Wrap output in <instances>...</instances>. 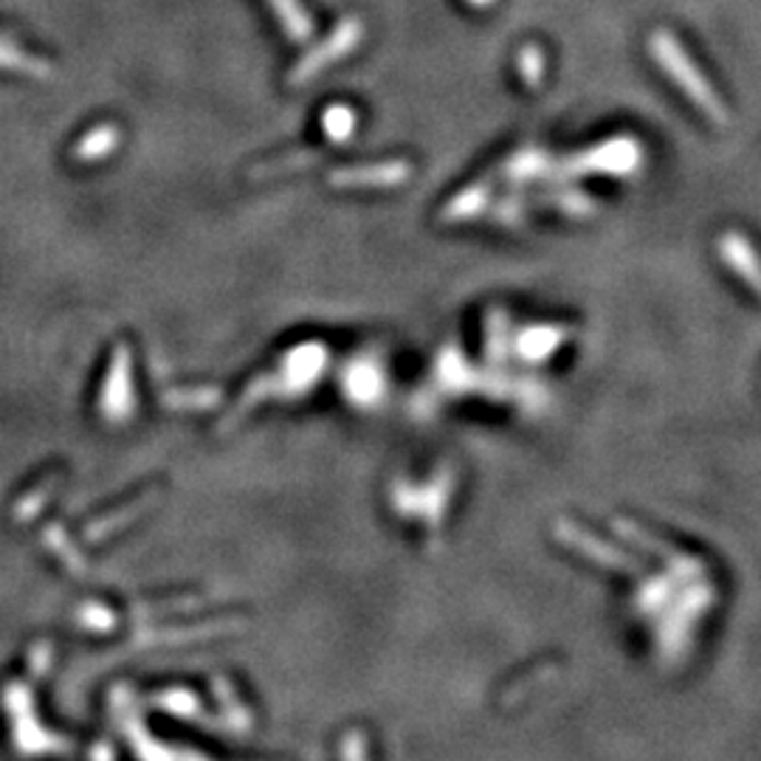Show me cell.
<instances>
[{
	"mask_svg": "<svg viewBox=\"0 0 761 761\" xmlns=\"http://www.w3.org/2000/svg\"><path fill=\"white\" fill-rule=\"evenodd\" d=\"M60 483H63V471L60 469L49 471V474H46V477H42L40 483L32 488V491H26L21 499H17V506H14V511H12L14 520L17 522L35 520L37 513L42 511V506H46V499H49L51 494L60 488Z\"/></svg>",
	"mask_w": 761,
	"mask_h": 761,
	"instance_id": "ba28073f",
	"label": "cell"
},
{
	"mask_svg": "<svg viewBox=\"0 0 761 761\" xmlns=\"http://www.w3.org/2000/svg\"><path fill=\"white\" fill-rule=\"evenodd\" d=\"M556 533H559L564 541H570V545H575L578 550H584L587 556H592V559L609 561V564H617V567H632V561L626 559V556L612 550V547L603 545V541H598L596 536H589L587 531H578V527L570 525V522H559Z\"/></svg>",
	"mask_w": 761,
	"mask_h": 761,
	"instance_id": "52a82bcc",
	"label": "cell"
},
{
	"mask_svg": "<svg viewBox=\"0 0 761 761\" xmlns=\"http://www.w3.org/2000/svg\"><path fill=\"white\" fill-rule=\"evenodd\" d=\"M649 46H651V57H654V63H658L660 68L665 71V76H669V79H672V83L677 85L679 90H683L685 97L691 99L699 111L711 118L713 125H725L727 122L725 104H722V99L716 97V90L711 88V83H708L706 76H702V71L694 65V60L688 57V51L679 46L677 37L669 35L665 28H658V32L651 35Z\"/></svg>",
	"mask_w": 761,
	"mask_h": 761,
	"instance_id": "6da1fadb",
	"label": "cell"
},
{
	"mask_svg": "<svg viewBox=\"0 0 761 761\" xmlns=\"http://www.w3.org/2000/svg\"><path fill=\"white\" fill-rule=\"evenodd\" d=\"M488 203V189L485 187H469L465 192H460L449 207L444 209L446 221H465V217L479 215Z\"/></svg>",
	"mask_w": 761,
	"mask_h": 761,
	"instance_id": "9a60e30c",
	"label": "cell"
},
{
	"mask_svg": "<svg viewBox=\"0 0 761 761\" xmlns=\"http://www.w3.org/2000/svg\"><path fill=\"white\" fill-rule=\"evenodd\" d=\"M412 175V166L407 161H387V164H367V166H345L333 170L327 175L333 187L339 189H378V187H398Z\"/></svg>",
	"mask_w": 761,
	"mask_h": 761,
	"instance_id": "277c9868",
	"label": "cell"
},
{
	"mask_svg": "<svg viewBox=\"0 0 761 761\" xmlns=\"http://www.w3.org/2000/svg\"><path fill=\"white\" fill-rule=\"evenodd\" d=\"M592 159H596V170H615V173H623V170H629L637 161V147L632 145L629 139H617L612 141V145L592 152Z\"/></svg>",
	"mask_w": 761,
	"mask_h": 761,
	"instance_id": "4fadbf2b",
	"label": "cell"
},
{
	"mask_svg": "<svg viewBox=\"0 0 761 761\" xmlns=\"http://www.w3.org/2000/svg\"><path fill=\"white\" fill-rule=\"evenodd\" d=\"M355 111L347 108V104H330L325 113H322V127H325V136L333 141H347L355 130Z\"/></svg>",
	"mask_w": 761,
	"mask_h": 761,
	"instance_id": "5bb4252c",
	"label": "cell"
},
{
	"mask_svg": "<svg viewBox=\"0 0 761 761\" xmlns=\"http://www.w3.org/2000/svg\"><path fill=\"white\" fill-rule=\"evenodd\" d=\"M152 499H155V488L145 491L139 499H133L130 506L118 508V511L104 513V516H99V520L88 527V539H102V536H108V533H111V531H116V527L125 525L127 520H136V516H141V513H145L147 508L152 506Z\"/></svg>",
	"mask_w": 761,
	"mask_h": 761,
	"instance_id": "9c48e42d",
	"label": "cell"
},
{
	"mask_svg": "<svg viewBox=\"0 0 761 761\" xmlns=\"http://www.w3.org/2000/svg\"><path fill=\"white\" fill-rule=\"evenodd\" d=\"M319 161L316 152H291V155H283V159L274 161H263L257 164L249 173V178L260 180V178H274V175H285V173H297V170H308Z\"/></svg>",
	"mask_w": 761,
	"mask_h": 761,
	"instance_id": "7c38bea8",
	"label": "cell"
},
{
	"mask_svg": "<svg viewBox=\"0 0 761 761\" xmlns=\"http://www.w3.org/2000/svg\"><path fill=\"white\" fill-rule=\"evenodd\" d=\"M465 3H471V7H477V9H488L491 3H497V0H465Z\"/></svg>",
	"mask_w": 761,
	"mask_h": 761,
	"instance_id": "ac0fdd59",
	"label": "cell"
},
{
	"mask_svg": "<svg viewBox=\"0 0 761 761\" xmlns=\"http://www.w3.org/2000/svg\"><path fill=\"white\" fill-rule=\"evenodd\" d=\"M516 65H520V74L527 88H539L541 76H545V54H541L539 46H533V42L522 46Z\"/></svg>",
	"mask_w": 761,
	"mask_h": 761,
	"instance_id": "2e32d148",
	"label": "cell"
},
{
	"mask_svg": "<svg viewBox=\"0 0 761 761\" xmlns=\"http://www.w3.org/2000/svg\"><path fill=\"white\" fill-rule=\"evenodd\" d=\"M361 40H364V23H361L359 17H345V21L333 28L325 40L319 42L316 49L308 51V54H304L302 60L294 65L291 76H288V83L304 85L308 79H313V76L322 74L327 65L345 60V57L350 54V51H353Z\"/></svg>",
	"mask_w": 761,
	"mask_h": 761,
	"instance_id": "7a4b0ae2",
	"label": "cell"
},
{
	"mask_svg": "<svg viewBox=\"0 0 761 761\" xmlns=\"http://www.w3.org/2000/svg\"><path fill=\"white\" fill-rule=\"evenodd\" d=\"M561 336H564V333L556 330V327H536V330L522 333L520 353L525 355L527 361L547 359V355L553 353L556 347L561 345Z\"/></svg>",
	"mask_w": 761,
	"mask_h": 761,
	"instance_id": "8fae6325",
	"label": "cell"
},
{
	"mask_svg": "<svg viewBox=\"0 0 761 761\" xmlns=\"http://www.w3.org/2000/svg\"><path fill=\"white\" fill-rule=\"evenodd\" d=\"M720 251L722 260L734 269V274H739V277L750 285V291H759V263H756L753 246L741 235L731 232V235L722 237Z\"/></svg>",
	"mask_w": 761,
	"mask_h": 761,
	"instance_id": "5b68a950",
	"label": "cell"
},
{
	"mask_svg": "<svg viewBox=\"0 0 761 761\" xmlns=\"http://www.w3.org/2000/svg\"><path fill=\"white\" fill-rule=\"evenodd\" d=\"M271 3V12L277 14V21L283 23L285 35L291 37V40H308L313 32V23L311 17L304 14L302 3L299 0H269Z\"/></svg>",
	"mask_w": 761,
	"mask_h": 761,
	"instance_id": "30bf717a",
	"label": "cell"
},
{
	"mask_svg": "<svg viewBox=\"0 0 761 761\" xmlns=\"http://www.w3.org/2000/svg\"><path fill=\"white\" fill-rule=\"evenodd\" d=\"M118 139H122V133H118L116 125H97L71 147V161H76V164H93L99 159H108L118 147Z\"/></svg>",
	"mask_w": 761,
	"mask_h": 761,
	"instance_id": "8992f818",
	"label": "cell"
},
{
	"mask_svg": "<svg viewBox=\"0 0 761 761\" xmlns=\"http://www.w3.org/2000/svg\"><path fill=\"white\" fill-rule=\"evenodd\" d=\"M99 412L104 421L122 423L133 415V378H130V350L127 345H118L111 361V373L104 380L102 398H99Z\"/></svg>",
	"mask_w": 761,
	"mask_h": 761,
	"instance_id": "3957f363",
	"label": "cell"
},
{
	"mask_svg": "<svg viewBox=\"0 0 761 761\" xmlns=\"http://www.w3.org/2000/svg\"><path fill=\"white\" fill-rule=\"evenodd\" d=\"M217 401L215 389H198V392H164V403L173 409H203Z\"/></svg>",
	"mask_w": 761,
	"mask_h": 761,
	"instance_id": "e0dca14e",
	"label": "cell"
}]
</instances>
